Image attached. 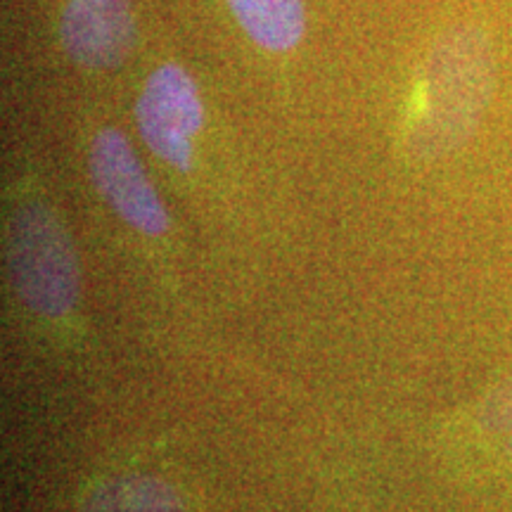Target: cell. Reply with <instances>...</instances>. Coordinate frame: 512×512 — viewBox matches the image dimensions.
<instances>
[{"instance_id":"3957f363","label":"cell","mask_w":512,"mask_h":512,"mask_svg":"<svg viewBox=\"0 0 512 512\" xmlns=\"http://www.w3.org/2000/svg\"><path fill=\"white\" fill-rule=\"evenodd\" d=\"M136 119L140 136L159 159L178 171L190 169V140L202 128V102L188 72L164 64L145 83Z\"/></svg>"},{"instance_id":"5b68a950","label":"cell","mask_w":512,"mask_h":512,"mask_svg":"<svg viewBox=\"0 0 512 512\" xmlns=\"http://www.w3.org/2000/svg\"><path fill=\"white\" fill-rule=\"evenodd\" d=\"M67 53L86 67L105 69L128 55L133 17L128 0H69L62 19Z\"/></svg>"},{"instance_id":"52a82bcc","label":"cell","mask_w":512,"mask_h":512,"mask_svg":"<svg viewBox=\"0 0 512 512\" xmlns=\"http://www.w3.org/2000/svg\"><path fill=\"white\" fill-rule=\"evenodd\" d=\"M79 512H183V498L157 477H119L83 498Z\"/></svg>"},{"instance_id":"277c9868","label":"cell","mask_w":512,"mask_h":512,"mask_svg":"<svg viewBox=\"0 0 512 512\" xmlns=\"http://www.w3.org/2000/svg\"><path fill=\"white\" fill-rule=\"evenodd\" d=\"M91 174L100 195L126 223L147 235L166 233L164 204L121 133L112 128L98 133L91 147Z\"/></svg>"},{"instance_id":"7a4b0ae2","label":"cell","mask_w":512,"mask_h":512,"mask_svg":"<svg viewBox=\"0 0 512 512\" xmlns=\"http://www.w3.org/2000/svg\"><path fill=\"white\" fill-rule=\"evenodd\" d=\"M12 280L31 311L60 318L79 297V266L69 235L43 207H27L10 228Z\"/></svg>"},{"instance_id":"6da1fadb","label":"cell","mask_w":512,"mask_h":512,"mask_svg":"<svg viewBox=\"0 0 512 512\" xmlns=\"http://www.w3.org/2000/svg\"><path fill=\"white\" fill-rule=\"evenodd\" d=\"M489 83V50L470 31L451 38L434 55L425 110L415 128V140L425 155H444L470 136L486 107Z\"/></svg>"},{"instance_id":"ba28073f","label":"cell","mask_w":512,"mask_h":512,"mask_svg":"<svg viewBox=\"0 0 512 512\" xmlns=\"http://www.w3.org/2000/svg\"><path fill=\"white\" fill-rule=\"evenodd\" d=\"M486 425L503 439V444L512 448V380L498 389L494 399L489 401L484 413Z\"/></svg>"},{"instance_id":"8992f818","label":"cell","mask_w":512,"mask_h":512,"mask_svg":"<svg viewBox=\"0 0 512 512\" xmlns=\"http://www.w3.org/2000/svg\"><path fill=\"white\" fill-rule=\"evenodd\" d=\"M240 27L266 50H290L304 31L302 0H228Z\"/></svg>"}]
</instances>
